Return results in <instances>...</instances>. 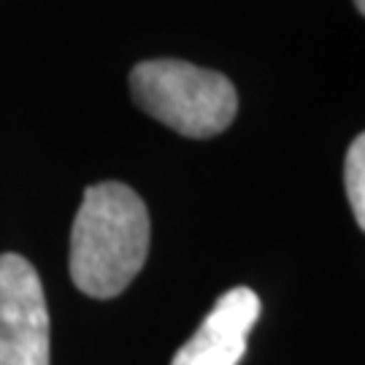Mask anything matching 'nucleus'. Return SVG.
Listing matches in <instances>:
<instances>
[{"mask_svg": "<svg viewBox=\"0 0 365 365\" xmlns=\"http://www.w3.org/2000/svg\"><path fill=\"white\" fill-rule=\"evenodd\" d=\"M149 211L119 182L92 184L71 230V279L90 298H117L141 274L149 255Z\"/></svg>", "mask_w": 365, "mask_h": 365, "instance_id": "nucleus-1", "label": "nucleus"}, {"mask_svg": "<svg viewBox=\"0 0 365 365\" xmlns=\"http://www.w3.org/2000/svg\"><path fill=\"white\" fill-rule=\"evenodd\" d=\"M138 108L187 138H211L230 128L238 92L230 78L182 60H146L130 71Z\"/></svg>", "mask_w": 365, "mask_h": 365, "instance_id": "nucleus-2", "label": "nucleus"}, {"mask_svg": "<svg viewBox=\"0 0 365 365\" xmlns=\"http://www.w3.org/2000/svg\"><path fill=\"white\" fill-rule=\"evenodd\" d=\"M0 365H49V312L36 268L0 255Z\"/></svg>", "mask_w": 365, "mask_h": 365, "instance_id": "nucleus-3", "label": "nucleus"}, {"mask_svg": "<svg viewBox=\"0 0 365 365\" xmlns=\"http://www.w3.org/2000/svg\"><path fill=\"white\" fill-rule=\"evenodd\" d=\"M260 317V298L249 287L227 289L195 330V336L173 354L170 365H238L247 354L249 330Z\"/></svg>", "mask_w": 365, "mask_h": 365, "instance_id": "nucleus-4", "label": "nucleus"}, {"mask_svg": "<svg viewBox=\"0 0 365 365\" xmlns=\"http://www.w3.org/2000/svg\"><path fill=\"white\" fill-rule=\"evenodd\" d=\"M344 184H346V197L360 230L365 233V133H360L352 141L344 163Z\"/></svg>", "mask_w": 365, "mask_h": 365, "instance_id": "nucleus-5", "label": "nucleus"}, {"mask_svg": "<svg viewBox=\"0 0 365 365\" xmlns=\"http://www.w3.org/2000/svg\"><path fill=\"white\" fill-rule=\"evenodd\" d=\"M354 6H357V11L365 16V0H354Z\"/></svg>", "mask_w": 365, "mask_h": 365, "instance_id": "nucleus-6", "label": "nucleus"}]
</instances>
